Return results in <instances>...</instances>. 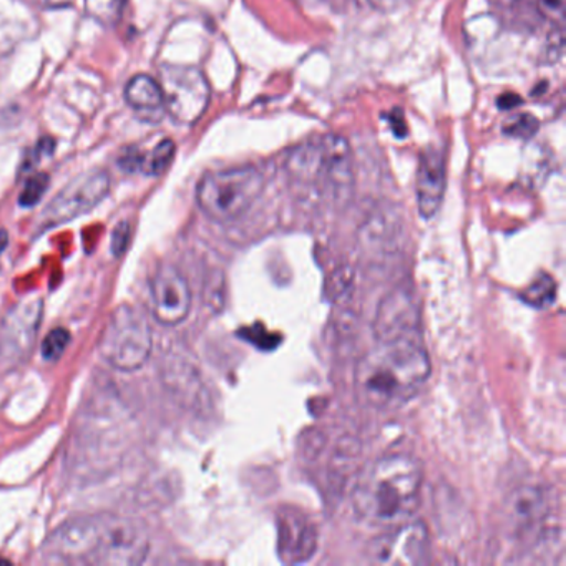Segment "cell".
<instances>
[{"label": "cell", "mask_w": 566, "mask_h": 566, "mask_svg": "<svg viewBox=\"0 0 566 566\" xmlns=\"http://www.w3.org/2000/svg\"><path fill=\"white\" fill-rule=\"evenodd\" d=\"M158 85L164 95L165 111L178 124L200 120L210 104V84L203 72L187 65H164L158 72Z\"/></svg>", "instance_id": "cell-6"}, {"label": "cell", "mask_w": 566, "mask_h": 566, "mask_svg": "<svg viewBox=\"0 0 566 566\" xmlns=\"http://www.w3.org/2000/svg\"><path fill=\"white\" fill-rule=\"evenodd\" d=\"M49 184H51L49 175H32V177H29L28 181H25L24 190H22L21 197H19V203L25 208L35 207V205L42 200V197H44L45 191H48Z\"/></svg>", "instance_id": "cell-17"}, {"label": "cell", "mask_w": 566, "mask_h": 566, "mask_svg": "<svg viewBox=\"0 0 566 566\" xmlns=\"http://www.w3.org/2000/svg\"><path fill=\"white\" fill-rule=\"evenodd\" d=\"M417 205L423 218L436 217L446 193V158L437 148L420 155L417 171Z\"/></svg>", "instance_id": "cell-12"}, {"label": "cell", "mask_w": 566, "mask_h": 566, "mask_svg": "<svg viewBox=\"0 0 566 566\" xmlns=\"http://www.w3.org/2000/svg\"><path fill=\"white\" fill-rule=\"evenodd\" d=\"M549 509H552V499L545 486H520L506 499V523L513 532L525 533L542 525Z\"/></svg>", "instance_id": "cell-11"}, {"label": "cell", "mask_w": 566, "mask_h": 566, "mask_svg": "<svg viewBox=\"0 0 566 566\" xmlns=\"http://www.w3.org/2000/svg\"><path fill=\"white\" fill-rule=\"evenodd\" d=\"M422 467L407 453H392L367 465L354 486L353 505L364 522L397 526L419 506Z\"/></svg>", "instance_id": "cell-3"}, {"label": "cell", "mask_w": 566, "mask_h": 566, "mask_svg": "<svg viewBox=\"0 0 566 566\" xmlns=\"http://www.w3.org/2000/svg\"><path fill=\"white\" fill-rule=\"evenodd\" d=\"M125 101L147 120H157L165 111L160 85L148 75H135L125 87Z\"/></svg>", "instance_id": "cell-14"}, {"label": "cell", "mask_w": 566, "mask_h": 566, "mask_svg": "<svg viewBox=\"0 0 566 566\" xmlns=\"http://www.w3.org/2000/svg\"><path fill=\"white\" fill-rule=\"evenodd\" d=\"M154 333L144 311L122 304L102 333L98 349L104 359L122 373L140 369L151 354Z\"/></svg>", "instance_id": "cell-5"}, {"label": "cell", "mask_w": 566, "mask_h": 566, "mask_svg": "<svg viewBox=\"0 0 566 566\" xmlns=\"http://www.w3.org/2000/svg\"><path fill=\"white\" fill-rule=\"evenodd\" d=\"M263 187V174L256 167L210 171L198 184L197 201L210 220L228 223L250 210Z\"/></svg>", "instance_id": "cell-4"}, {"label": "cell", "mask_w": 566, "mask_h": 566, "mask_svg": "<svg viewBox=\"0 0 566 566\" xmlns=\"http://www.w3.org/2000/svg\"><path fill=\"white\" fill-rule=\"evenodd\" d=\"M536 8L543 18L553 24H563L565 21V0H535Z\"/></svg>", "instance_id": "cell-21"}, {"label": "cell", "mask_w": 566, "mask_h": 566, "mask_svg": "<svg viewBox=\"0 0 566 566\" xmlns=\"http://www.w3.org/2000/svg\"><path fill=\"white\" fill-rule=\"evenodd\" d=\"M538 284L542 290H538L536 284L530 287L528 294H526L528 303H536L538 306L552 303L555 300V283L549 277H542V280H538Z\"/></svg>", "instance_id": "cell-20"}, {"label": "cell", "mask_w": 566, "mask_h": 566, "mask_svg": "<svg viewBox=\"0 0 566 566\" xmlns=\"http://www.w3.org/2000/svg\"><path fill=\"white\" fill-rule=\"evenodd\" d=\"M150 542L144 526L124 516L88 515L69 520L42 546L45 563L57 565H138Z\"/></svg>", "instance_id": "cell-1"}, {"label": "cell", "mask_w": 566, "mask_h": 566, "mask_svg": "<svg viewBox=\"0 0 566 566\" xmlns=\"http://www.w3.org/2000/svg\"><path fill=\"white\" fill-rule=\"evenodd\" d=\"M150 300L158 323L177 326L190 314V284L177 266L160 264L150 280Z\"/></svg>", "instance_id": "cell-9"}, {"label": "cell", "mask_w": 566, "mask_h": 566, "mask_svg": "<svg viewBox=\"0 0 566 566\" xmlns=\"http://www.w3.org/2000/svg\"><path fill=\"white\" fill-rule=\"evenodd\" d=\"M538 130V120L528 114H518L515 117L509 118L506 124L503 125V132L510 137L515 138H530Z\"/></svg>", "instance_id": "cell-19"}, {"label": "cell", "mask_w": 566, "mask_h": 566, "mask_svg": "<svg viewBox=\"0 0 566 566\" xmlns=\"http://www.w3.org/2000/svg\"><path fill=\"white\" fill-rule=\"evenodd\" d=\"M71 343V334L64 327L51 331L42 343V356L48 360H57L59 357L67 349Z\"/></svg>", "instance_id": "cell-18"}, {"label": "cell", "mask_w": 566, "mask_h": 566, "mask_svg": "<svg viewBox=\"0 0 566 566\" xmlns=\"http://www.w3.org/2000/svg\"><path fill=\"white\" fill-rule=\"evenodd\" d=\"M429 376V354L412 329L377 336L357 364L354 384L364 402L386 409L412 399Z\"/></svg>", "instance_id": "cell-2"}, {"label": "cell", "mask_w": 566, "mask_h": 566, "mask_svg": "<svg viewBox=\"0 0 566 566\" xmlns=\"http://www.w3.org/2000/svg\"><path fill=\"white\" fill-rule=\"evenodd\" d=\"M316 549V533L304 516L284 515L280 522V552L287 562H304Z\"/></svg>", "instance_id": "cell-13"}, {"label": "cell", "mask_w": 566, "mask_h": 566, "mask_svg": "<svg viewBox=\"0 0 566 566\" xmlns=\"http://www.w3.org/2000/svg\"><path fill=\"white\" fill-rule=\"evenodd\" d=\"M379 536L373 545V558L384 565H419L429 556V535L419 522H403Z\"/></svg>", "instance_id": "cell-10"}, {"label": "cell", "mask_w": 566, "mask_h": 566, "mask_svg": "<svg viewBox=\"0 0 566 566\" xmlns=\"http://www.w3.org/2000/svg\"><path fill=\"white\" fill-rule=\"evenodd\" d=\"M111 191V177L104 170L78 175L65 185L42 214V228L57 227L87 214L104 201Z\"/></svg>", "instance_id": "cell-7"}, {"label": "cell", "mask_w": 566, "mask_h": 566, "mask_svg": "<svg viewBox=\"0 0 566 566\" xmlns=\"http://www.w3.org/2000/svg\"><path fill=\"white\" fill-rule=\"evenodd\" d=\"M520 98L516 97V95H503L502 98L499 101V107L502 108H512L515 107V105L520 104Z\"/></svg>", "instance_id": "cell-24"}, {"label": "cell", "mask_w": 566, "mask_h": 566, "mask_svg": "<svg viewBox=\"0 0 566 566\" xmlns=\"http://www.w3.org/2000/svg\"><path fill=\"white\" fill-rule=\"evenodd\" d=\"M42 300H22L11 307L0 323V366L18 367L31 356L41 326Z\"/></svg>", "instance_id": "cell-8"}, {"label": "cell", "mask_w": 566, "mask_h": 566, "mask_svg": "<svg viewBox=\"0 0 566 566\" xmlns=\"http://www.w3.org/2000/svg\"><path fill=\"white\" fill-rule=\"evenodd\" d=\"M128 241H130V224H118L117 230L114 231V237H112V250H114L115 256H120V254L125 253Z\"/></svg>", "instance_id": "cell-22"}, {"label": "cell", "mask_w": 566, "mask_h": 566, "mask_svg": "<svg viewBox=\"0 0 566 566\" xmlns=\"http://www.w3.org/2000/svg\"><path fill=\"white\" fill-rule=\"evenodd\" d=\"M125 0H85V8L92 19L104 25H114L120 19Z\"/></svg>", "instance_id": "cell-16"}, {"label": "cell", "mask_w": 566, "mask_h": 566, "mask_svg": "<svg viewBox=\"0 0 566 566\" xmlns=\"http://www.w3.org/2000/svg\"><path fill=\"white\" fill-rule=\"evenodd\" d=\"M406 0H369V4L377 11L389 12L402 6Z\"/></svg>", "instance_id": "cell-23"}, {"label": "cell", "mask_w": 566, "mask_h": 566, "mask_svg": "<svg viewBox=\"0 0 566 566\" xmlns=\"http://www.w3.org/2000/svg\"><path fill=\"white\" fill-rule=\"evenodd\" d=\"M72 2H74V0H48V4L51 6V8H67Z\"/></svg>", "instance_id": "cell-26"}, {"label": "cell", "mask_w": 566, "mask_h": 566, "mask_svg": "<svg viewBox=\"0 0 566 566\" xmlns=\"http://www.w3.org/2000/svg\"><path fill=\"white\" fill-rule=\"evenodd\" d=\"M175 157V144L171 140H161L150 154L137 150V148H127L122 155L118 165L127 174H145L151 177H158L170 167Z\"/></svg>", "instance_id": "cell-15"}, {"label": "cell", "mask_w": 566, "mask_h": 566, "mask_svg": "<svg viewBox=\"0 0 566 566\" xmlns=\"http://www.w3.org/2000/svg\"><path fill=\"white\" fill-rule=\"evenodd\" d=\"M8 244H9L8 231L2 230V228H0V254L4 253L6 248H8Z\"/></svg>", "instance_id": "cell-25"}]
</instances>
